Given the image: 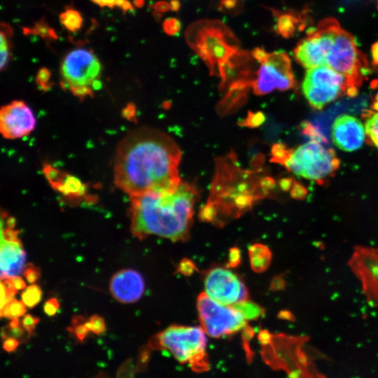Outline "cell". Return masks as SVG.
<instances>
[{
  "mask_svg": "<svg viewBox=\"0 0 378 378\" xmlns=\"http://www.w3.org/2000/svg\"><path fill=\"white\" fill-rule=\"evenodd\" d=\"M181 150L162 132L141 127L119 143L114 159L115 185L130 197L172 188L181 183Z\"/></svg>",
  "mask_w": 378,
  "mask_h": 378,
  "instance_id": "1",
  "label": "cell"
},
{
  "mask_svg": "<svg viewBox=\"0 0 378 378\" xmlns=\"http://www.w3.org/2000/svg\"><path fill=\"white\" fill-rule=\"evenodd\" d=\"M195 187L188 183L130 196V230L139 239L158 235L186 241L192 224Z\"/></svg>",
  "mask_w": 378,
  "mask_h": 378,
  "instance_id": "2",
  "label": "cell"
},
{
  "mask_svg": "<svg viewBox=\"0 0 378 378\" xmlns=\"http://www.w3.org/2000/svg\"><path fill=\"white\" fill-rule=\"evenodd\" d=\"M234 160L230 155L218 162L210 197L200 212L202 220L220 225L239 217L274 186L272 178L240 169Z\"/></svg>",
  "mask_w": 378,
  "mask_h": 378,
  "instance_id": "3",
  "label": "cell"
},
{
  "mask_svg": "<svg viewBox=\"0 0 378 378\" xmlns=\"http://www.w3.org/2000/svg\"><path fill=\"white\" fill-rule=\"evenodd\" d=\"M186 38L211 73L217 76L223 66L239 49L233 33L218 20H202L192 24L186 31Z\"/></svg>",
  "mask_w": 378,
  "mask_h": 378,
  "instance_id": "4",
  "label": "cell"
},
{
  "mask_svg": "<svg viewBox=\"0 0 378 378\" xmlns=\"http://www.w3.org/2000/svg\"><path fill=\"white\" fill-rule=\"evenodd\" d=\"M149 344L168 351L178 363L196 371L207 369L206 333L201 326H170L154 336Z\"/></svg>",
  "mask_w": 378,
  "mask_h": 378,
  "instance_id": "5",
  "label": "cell"
},
{
  "mask_svg": "<svg viewBox=\"0 0 378 378\" xmlns=\"http://www.w3.org/2000/svg\"><path fill=\"white\" fill-rule=\"evenodd\" d=\"M323 144L311 139L295 149L286 146L279 163L298 176L310 180H323L334 174L340 164L335 151Z\"/></svg>",
  "mask_w": 378,
  "mask_h": 378,
  "instance_id": "6",
  "label": "cell"
},
{
  "mask_svg": "<svg viewBox=\"0 0 378 378\" xmlns=\"http://www.w3.org/2000/svg\"><path fill=\"white\" fill-rule=\"evenodd\" d=\"M60 74L62 87L80 99L92 97L101 88V62L86 48L69 51L62 61Z\"/></svg>",
  "mask_w": 378,
  "mask_h": 378,
  "instance_id": "7",
  "label": "cell"
},
{
  "mask_svg": "<svg viewBox=\"0 0 378 378\" xmlns=\"http://www.w3.org/2000/svg\"><path fill=\"white\" fill-rule=\"evenodd\" d=\"M326 65L343 74L347 80L348 95H356L364 78L368 62L357 48L353 36L342 28L335 27L332 41L326 55Z\"/></svg>",
  "mask_w": 378,
  "mask_h": 378,
  "instance_id": "8",
  "label": "cell"
},
{
  "mask_svg": "<svg viewBox=\"0 0 378 378\" xmlns=\"http://www.w3.org/2000/svg\"><path fill=\"white\" fill-rule=\"evenodd\" d=\"M251 54L260 64L251 84L254 94L264 95L274 90H287L295 87L290 60L286 53H268L257 48Z\"/></svg>",
  "mask_w": 378,
  "mask_h": 378,
  "instance_id": "9",
  "label": "cell"
},
{
  "mask_svg": "<svg viewBox=\"0 0 378 378\" xmlns=\"http://www.w3.org/2000/svg\"><path fill=\"white\" fill-rule=\"evenodd\" d=\"M196 305L201 327L210 337L229 336L247 327V319L240 310L218 303L204 292L198 295Z\"/></svg>",
  "mask_w": 378,
  "mask_h": 378,
  "instance_id": "10",
  "label": "cell"
},
{
  "mask_svg": "<svg viewBox=\"0 0 378 378\" xmlns=\"http://www.w3.org/2000/svg\"><path fill=\"white\" fill-rule=\"evenodd\" d=\"M302 91L309 105L321 109L342 94L348 95L346 77L326 65L309 69L302 83Z\"/></svg>",
  "mask_w": 378,
  "mask_h": 378,
  "instance_id": "11",
  "label": "cell"
},
{
  "mask_svg": "<svg viewBox=\"0 0 378 378\" xmlns=\"http://www.w3.org/2000/svg\"><path fill=\"white\" fill-rule=\"evenodd\" d=\"M338 22L333 18L322 20L294 50L295 59L305 68L326 65V55Z\"/></svg>",
  "mask_w": 378,
  "mask_h": 378,
  "instance_id": "12",
  "label": "cell"
},
{
  "mask_svg": "<svg viewBox=\"0 0 378 378\" xmlns=\"http://www.w3.org/2000/svg\"><path fill=\"white\" fill-rule=\"evenodd\" d=\"M347 265L360 281L369 306L378 307V247L357 245Z\"/></svg>",
  "mask_w": 378,
  "mask_h": 378,
  "instance_id": "13",
  "label": "cell"
},
{
  "mask_svg": "<svg viewBox=\"0 0 378 378\" xmlns=\"http://www.w3.org/2000/svg\"><path fill=\"white\" fill-rule=\"evenodd\" d=\"M205 293L214 301L234 306L248 300L243 281L231 270L221 267L209 270L204 281Z\"/></svg>",
  "mask_w": 378,
  "mask_h": 378,
  "instance_id": "14",
  "label": "cell"
},
{
  "mask_svg": "<svg viewBox=\"0 0 378 378\" xmlns=\"http://www.w3.org/2000/svg\"><path fill=\"white\" fill-rule=\"evenodd\" d=\"M36 118L32 110L23 101L15 100L0 111V132L7 139H15L34 130Z\"/></svg>",
  "mask_w": 378,
  "mask_h": 378,
  "instance_id": "15",
  "label": "cell"
},
{
  "mask_svg": "<svg viewBox=\"0 0 378 378\" xmlns=\"http://www.w3.org/2000/svg\"><path fill=\"white\" fill-rule=\"evenodd\" d=\"M331 138L340 149L348 152L356 150L362 146L365 140L363 125L354 116L341 115L332 125Z\"/></svg>",
  "mask_w": 378,
  "mask_h": 378,
  "instance_id": "16",
  "label": "cell"
},
{
  "mask_svg": "<svg viewBox=\"0 0 378 378\" xmlns=\"http://www.w3.org/2000/svg\"><path fill=\"white\" fill-rule=\"evenodd\" d=\"M109 289L112 296L119 302L132 303L142 296L145 283L137 271L132 269L121 270L112 276Z\"/></svg>",
  "mask_w": 378,
  "mask_h": 378,
  "instance_id": "17",
  "label": "cell"
},
{
  "mask_svg": "<svg viewBox=\"0 0 378 378\" xmlns=\"http://www.w3.org/2000/svg\"><path fill=\"white\" fill-rule=\"evenodd\" d=\"M25 260L26 253L20 239L7 241L1 239V279L20 274Z\"/></svg>",
  "mask_w": 378,
  "mask_h": 378,
  "instance_id": "18",
  "label": "cell"
},
{
  "mask_svg": "<svg viewBox=\"0 0 378 378\" xmlns=\"http://www.w3.org/2000/svg\"><path fill=\"white\" fill-rule=\"evenodd\" d=\"M43 172L51 186L64 196L76 199L85 195V186L78 178L62 173L48 164L44 165Z\"/></svg>",
  "mask_w": 378,
  "mask_h": 378,
  "instance_id": "19",
  "label": "cell"
},
{
  "mask_svg": "<svg viewBox=\"0 0 378 378\" xmlns=\"http://www.w3.org/2000/svg\"><path fill=\"white\" fill-rule=\"evenodd\" d=\"M274 13L277 20V31L284 37L293 36L298 29L305 27L306 22L302 15L294 12Z\"/></svg>",
  "mask_w": 378,
  "mask_h": 378,
  "instance_id": "20",
  "label": "cell"
},
{
  "mask_svg": "<svg viewBox=\"0 0 378 378\" xmlns=\"http://www.w3.org/2000/svg\"><path fill=\"white\" fill-rule=\"evenodd\" d=\"M251 269L255 272H263L271 263L272 253L268 247L261 244H255L248 249Z\"/></svg>",
  "mask_w": 378,
  "mask_h": 378,
  "instance_id": "21",
  "label": "cell"
},
{
  "mask_svg": "<svg viewBox=\"0 0 378 378\" xmlns=\"http://www.w3.org/2000/svg\"><path fill=\"white\" fill-rule=\"evenodd\" d=\"M11 27L8 24L2 22L1 24L0 47V67L1 70L5 69L10 62L11 55Z\"/></svg>",
  "mask_w": 378,
  "mask_h": 378,
  "instance_id": "22",
  "label": "cell"
},
{
  "mask_svg": "<svg viewBox=\"0 0 378 378\" xmlns=\"http://www.w3.org/2000/svg\"><path fill=\"white\" fill-rule=\"evenodd\" d=\"M26 307L22 301L13 299L1 307V316L9 319L18 318L25 314Z\"/></svg>",
  "mask_w": 378,
  "mask_h": 378,
  "instance_id": "23",
  "label": "cell"
},
{
  "mask_svg": "<svg viewBox=\"0 0 378 378\" xmlns=\"http://www.w3.org/2000/svg\"><path fill=\"white\" fill-rule=\"evenodd\" d=\"M43 292L36 284L27 286L21 294L22 301L29 308H33L41 300Z\"/></svg>",
  "mask_w": 378,
  "mask_h": 378,
  "instance_id": "24",
  "label": "cell"
},
{
  "mask_svg": "<svg viewBox=\"0 0 378 378\" xmlns=\"http://www.w3.org/2000/svg\"><path fill=\"white\" fill-rule=\"evenodd\" d=\"M62 24L69 30L75 31L80 28L82 18L80 13L75 10L68 9L60 15Z\"/></svg>",
  "mask_w": 378,
  "mask_h": 378,
  "instance_id": "25",
  "label": "cell"
},
{
  "mask_svg": "<svg viewBox=\"0 0 378 378\" xmlns=\"http://www.w3.org/2000/svg\"><path fill=\"white\" fill-rule=\"evenodd\" d=\"M85 318L80 316H76L72 320V324L68 328L77 340L80 342H84L90 330L85 325Z\"/></svg>",
  "mask_w": 378,
  "mask_h": 378,
  "instance_id": "26",
  "label": "cell"
},
{
  "mask_svg": "<svg viewBox=\"0 0 378 378\" xmlns=\"http://www.w3.org/2000/svg\"><path fill=\"white\" fill-rule=\"evenodd\" d=\"M234 307L240 310L247 320L256 319L263 314L262 307H260L258 304L249 302L248 300H246Z\"/></svg>",
  "mask_w": 378,
  "mask_h": 378,
  "instance_id": "27",
  "label": "cell"
},
{
  "mask_svg": "<svg viewBox=\"0 0 378 378\" xmlns=\"http://www.w3.org/2000/svg\"><path fill=\"white\" fill-rule=\"evenodd\" d=\"M365 131L371 141L378 148V113L368 119Z\"/></svg>",
  "mask_w": 378,
  "mask_h": 378,
  "instance_id": "28",
  "label": "cell"
},
{
  "mask_svg": "<svg viewBox=\"0 0 378 378\" xmlns=\"http://www.w3.org/2000/svg\"><path fill=\"white\" fill-rule=\"evenodd\" d=\"M85 325L90 332L97 335L103 334L106 330L104 318L97 314L92 315L86 321Z\"/></svg>",
  "mask_w": 378,
  "mask_h": 378,
  "instance_id": "29",
  "label": "cell"
},
{
  "mask_svg": "<svg viewBox=\"0 0 378 378\" xmlns=\"http://www.w3.org/2000/svg\"><path fill=\"white\" fill-rule=\"evenodd\" d=\"M38 318L31 314H25L21 321L22 326L29 336L34 334L36 325L39 323Z\"/></svg>",
  "mask_w": 378,
  "mask_h": 378,
  "instance_id": "30",
  "label": "cell"
},
{
  "mask_svg": "<svg viewBox=\"0 0 378 378\" xmlns=\"http://www.w3.org/2000/svg\"><path fill=\"white\" fill-rule=\"evenodd\" d=\"M23 274L29 284H34L39 279L41 271L38 267L29 263L24 267Z\"/></svg>",
  "mask_w": 378,
  "mask_h": 378,
  "instance_id": "31",
  "label": "cell"
},
{
  "mask_svg": "<svg viewBox=\"0 0 378 378\" xmlns=\"http://www.w3.org/2000/svg\"><path fill=\"white\" fill-rule=\"evenodd\" d=\"M95 4L101 6L107 7H120L122 9L127 10L132 8V6L127 0H92Z\"/></svg>",
  "mask_w": 378,
  "mask_h": 378,
  "instance_id": "32",
  "label": "cell"
},
{
  "mask_svg": "<svg viewBox=\"0 0 378 378\" xmlns=\"http://www.w3.org/2000/svg\"><path fill=\"white\" fill-rule=\"evenodd\" d=\"M59 307V303L57 299L52 298L47 300L43 306V311L46 315L53 316L56 314Z\"/></svg>",
  "mask_w": 378,
  "mask_h": 378,
  "instance_id": "33",
  "label": "cell"
},
{
  "mask_svg": "<svg viewBox=\"0 0 378 378\" xmlns=\"http://www.w3.org/2000/svg\"><path fill=\"white\" fill-rule=\"evenodd\" d=\"M241 262V252L237 247L230 248L229 253V258L227 262V267H235Z\"/></svg>",
  "mask_w": 378,
  "mask_h": 378,
  "instance_id": "34",
  "label": "cell"
},
{
  "mask_svg": "<svg viewBox=\"0 0 378 378\" xmlns=\"http://www.w3.org/2000/svg\"><path fill=\"white\" fill-rule=\"evenodd\" d=\"M19 231L13 228L1 227V238L2 239L7 241H15L19 239L18 238Z\"/></svg>",
  "mask_w": 378,
  "mask_h": 378,
  "instance_id": "35",
  "label": "cell"
},
{
  "mask_svg": "<svg viewBox=\"0 0 378 378\" xmlns=\"http://www.w3.org/2000/svg\"><path fill=\"white\" fill-rule=\"evenodd\" d=\"M307 194V189L300 184L295 183L291 189L290 195L296 200H303Z\"/></svg>",
  "mask_w": 378,
  "mask_h": 378,
  "instance_id": "36",
  "label": "cell"
},
{
  "mask_svg": "<svg viewBox=\"0 0 378 378\" xmlns=\"http://www.w3.org/2000/svg\"><path fill=\"white\" fill-rule=\"evenodd\" d=\"M130 360H127V363L123 364L119 369L118 373V378H133V372L134 369L132 368V364L130 363Z\"/></svg>",
  "mask_w": 378,
  "mask_h": 378,
  "instance_id": "37",
  "label": "cell"
},
{
  "mask_svg": "<svg viewBox=\"0 0 378 378\" xmlns=\"http://www.w3.org/2000/svg\"><path fill=\"white\" fill-rule=\"evenodd\" d=\"M20 341L13 337H7L4 340L3 349L8 353L15 351L20 344Z\"/></svg>",
  "mask_w": 378,
  "mask_h": 378,
  "instance_id": "38",
  "label": "cell"
},
{
  "mask_svg": "<svg viewBox=\"0 0 378 378\" xmlns=\"http://www.w3.org/2000/svg\"><path fill=\"white\" fill-rule=\"evenodd\" d=\"M10 284H11L18 291L26 288V284L23 279L19 276H14L5 278Z\"/></svg>",
  "mask_w": 378,
  "mask_h": 378,
  "instance_id": "39",
  "label": "cell"
},
{
  "mask_svg": "<svg viewBox=\"0 0 378 378\" xmlns=\"http://www.w3.org/2000/svg\"><path fill=\"white\" fill-rule=\"evenodd\" d=\"M179 272L184 275H189L195 270V265L188 259H183L179 265Z\"/></svg>",
  "mask_w": 378,
  "mask_h": 378,
  "instance_id": "40",
  "label": "cell"
},
{
  "mask_svg": "<svg viewBox=\"0 0 378 378\" xmlns=\"http://www.w3.org/2000/svg\"><path fill=\"white\" fill-rule=\"evenodd\" d=\"M264 120L263 114L260 113H252L251 116H248L244 122V124L247 126H257L259 125Z\"/></svg>",
  "mask_w": 378,
  "mask_h": 378,
  "instance_id": "41",
  "label": "cell"
},
{
  "mask_svg": "<svg viewBox=\"0 0 378 378\" xmlns=\"http://www.w3.org/2000/svg\"><path fill=\"white\" fill-rule=\"evenodd\" d=\"M50 72L46 69H41L37 76L38 84L43 89H46L49 86L48 84Z\"/></svg>",
  "mask_w": 378,
  "mask_h": 378,
  "instance_id": "42",
  "label": "cell"
},
{
  "mask_svg": "<svg viewBox=\"0 0 378 378\" xmlns=\"http://www.w3.org/2000/svg\"><path fill=\"white\" fill-rule=\"evenodd\" d=\"M164 29L168 34H175L180 29L179 22L176 19H169L164 22Z\"/></svg>",
  "mask_w": 378,
  "mask_h": 378,
  "instance_id": "43",
  "label": "cell"
},
{
  "mask_svg": "<svg viewBox=\"0 0 378 378\" xmlns=\"http://www.w3.org/2000/svg\"><path fill=\"white\" fill-rule=\"evenodd\" d=\"M285 286V279L280 275L275 276L271 284V288L274 290H283Z\"/></svg>",
  "mask_w": 378,
  "mask_h": 378,
  "instance_id": "44",
  "label": "cell"
},
{
  "mask_svg": "<svg viewBox=\"0 0 378 378\" xmlns=\"http://www.w3.org/2000/svg\"><path fill=\"white\" fill-rule=\"evenodd\" d=\"M372 57L373 64L378 66V41L372 46Z\"/></svg>",
  "mask_w": 378,
  "mask_h": 378,
  "instance_id": "45",
  "label": "cell"
},
{
  "mask_svg": "<svg viewBox=\"0 0 378 378\" xmlns=\"http://www.w3.org/2000/svg\"><path fill=\"white\" fill-rule=\"evenodd\" d=\"M279 317L282 319H286L289 321H294L295 317L293 314L288 310H282L279 313Z\"/></svg>",
  "mask_w": 378,
  "mask_h": 378,
  "instance_id": "46",
  "label": "cell"
},
{
  "mask_svg": "<svg viewBox=\"0 0 378 378\" xmlns=\"http://www.w3.org/2000/svg\"><path fill=\"white\" fill-rule=\"evenodd\" d=\"M6 224L7 227L14 229L16 224V219L13 216L8 217L6 220Z\"/></svg>",
  "mask_w": 378,
  "mask_h": 378,
  "instance_id": "47",
  "label": "cell"
},
{
  "mask_svg": "<svg viewBox=\"0 0 378 378\" xmlns=\"http://www.w3.org/2000/svg\"><path fill=\"white\" fill-rule=\"evenodd\" d=\"M291 186V181L284 179L281 181V187L284 190H288Z\"/></svg>",
  "mask_w": 378,
  "mask_h": 378,
  "instance_id": "48",
  "label": "cell"
},
{
  "mask_svg": "<svg viewBox=\"0 0 378 378\" xmlns=\"http://www.w3.org/2000/svg\"><path fill=\"white\" fill-rule=\"evenodd\" d=\"M373 106L375 110L378 111V94H377V97L375 98V102Z\"/></svg>",
  "mask_w": 378,
  "mask_h": 378,
  "instance_id": "49",
  "label": "cell"
},
{
  "mask_svg": "<svg viewBox=\"0 0 378 378\" xmlns=\"http://www.w3.org/2000/svg\"><path fill=\"white\" fill-rule=\"evenodd\" d=\"M101 378H102V377H101Z\"/></svg>",
  "mask_w": 378,
  "mask_h": 378,
  "instance_id": "50",
  "label": "cell"
}]
</instances>
